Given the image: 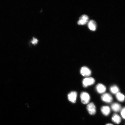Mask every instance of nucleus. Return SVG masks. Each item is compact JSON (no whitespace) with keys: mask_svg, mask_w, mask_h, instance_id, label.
<instances>
[{"mask_svg":"<svg viewBox=\"0 0 125 125\" xmlns=\"http://www.w3.org/2000/svg\"><path fill=\"white\" fill-rule=\"evenodd\" d=\"M111 108L114 111L118 112L121 110V106L118 103H114L111 105Z\"/></svg>","mask_w":125,"mask_h":125,"instance_id":"1a4fd4ad","label":"nucleus"},{"mask_svg":"<svg viewBox=\"0 0 125 125\" xmlns=\"http://www.w3.org/2000/svg\"><path fill=\"white\" fill-rule=\"evenodd\" d=\"M88 27L90 30L95 31L96 30V22L93 20H90L88 23Z\"/></svg>","mask_w":125,"mask_h":125,"instance_id":"f8f14e48","label":"nucleus"},{"mask_svg":"<svg viewBox=\"0 0 125 125\" xmlns=\"http://www.w3.org/2000/svg\"><path fill=\"white\" fill-rule=\"evenodd\" d=\"M77 93L76 92L73 91L71 92L68 95V98L70 101L72 103H76L77 98Z\"/></svg>","mask_w":125,"mask_h":125,"instance_id":"0eeeda50","label":"nucleus"},{"mask_svg":"<svg viewBox=\"0 0 125 125\" xmlns=\"http://www.w3.org/2000/svg\"><path fill=\"white\" fill-rule=\"evenodd\" d=\"M95 80L93 78L87 77L83 79L82 82L83 86L84 87H86L89 86L93 85L94 84Z\"/></svg>","mask_w":125,"mask_h":125,"instance_id":"f03ea898","label":"nucleus"},{"mask_svg":"<svg viewBox=\"0 0 125 125\" xmlns=\"http://www.w3.org/2000/svg\"><path fill=\"white\" fill-rule=\"evenodd\" d=\"M101 99L103 101L106 103H110L113 101V98L110 94L104 93L101 96Z\"/></svg>","mask_w":125,"mask_h":125,"instance_id":"39448f33","label":"nucleus"},{"mask_svg":"<svg viewBox=\"0 0 125 125\" xmlns=\"http://www.w3.org/2000/svg\"><path fill=\"white\" fill-rule=\"evenodd\" d=\"M89 18L87 15H83L79 18L78 21V24L79 25H85L88 22Z\"/></svg>","mask_w":125,"mask_h":125,"instance_id":"423d86ee","label":"nucleus"},{"mask_svg":"<svg viewBox=\"0 0 125 125\" xmlns=\"http://www.w3.org/2000/svg\"><path fill=\"white\" fill-rule=\"evenodd\" d=\"M38 42V40H37V39L33 37L32 41H31V43H32L33 44L35 45L37 44Z\"/></svg>","mask_w":125,"mask_h":125,"instance_id":"dca6fc26","label":"nucleus"},{"mask_svg":"<svg viewBox=\"0 0 125 125\" xmlns=\"http://www.w3.org/2000/svg\"><path fill=\"white\" fill-rule=\"evenodd\" d=\"M110 90L111 93L114 94H116L119 91V88L116 85H113L111 87Z\"/></svg>","mask_w":125,"mask_h":125,"instance_id":"4468645a","label":"nucleus"},{"mask_svg":"<svg viewBox=\"0 0 125 125\" xmlns=\"http://www.w3.org/2000/svg\"><path fill=\"white\" fill-rule=\"evenodd\" d=\"M87 109L90 115H94L96 113V107L93 103H91L87 104Z\"/></svg>","mask_w":125,"mask_h":125,"instance_id":"7ed1b4c3","label":"nucleus"},{"mask_svg":"<svg viewBox=\"0 0 125 125\" xmlns=\"http://www.w3.org/2000/svg\"><path fill=\"white\" fill-rule=\"evenodd\" d=\"M121 115L122 117L125 119V107L123 108L121 111Z\"/></svg>","mask_w":125,"mask_h":125,"instance_id":"2eb2a0df","label":"nucleus"},{"mask_svg":"<svg viewBox=\"0 0 125 125\" xmlns=\"http://www.w3.org/2000/svg\"><path fill=\"white\" fill-rule=\"evenodd\" d=\"M116 97L118 100L121 102L124 101L125 99V96L123 94L118 92L116 94Z\"/></svg>","mask_w":125,"mask_h":125,"instance_id":"ddd939ff","label":"nucleus"},{"mask_svg":"<svg viewBox=\"0 0 125 125\" xmlns=\"http://www.w3.org/2000/svg\"><path fill=\"white\" fill-rule=\"evenodd\" d=\"M101 112L105 116H107L110 112V108L108 106H103L101 109Z\"/></svg>","mask_w":125,"mask_h":125,"instance_id":"9d476101","label":"nucleus"},{"mask_svg":"<svg viewBox=\"0 0 125 125\" xmlns=\"http://www.w3.org/2000/svg\"><path fill=\"white\" fill-rule=\"evenodd\" d=\"M112 121L116 124H119L121 123V119L119 115L115 114H114L112 117Z\"/></svg>","mask_w":125,"mask_h":125,"instance_id":"9b49d317","label":"nucleus"},{"mask_svg":"<svg viewBox=\"0 0 125 125\" xmlns=\"http://www.w3.org/2000/svg\"><path fill=\"white\" fill-rule=\"evenodd\" d=\"M96 89L97 91L100 94L104 93L106 90V88L105 86L101 83L98 84L96 85Z\"/></svg>","mask_w":125,"mask_h":125,"instance_id":"6e6552de","label":"nucleus"},{"mask_svg":"<svg viewBox=\"0 0 125 125\" xmlns=\"http://www.w3.org/2000/svg\"><path fill=\"white\" fill-rule=\"evenodd\" d=\"M81 101L83 104H88L90 101V98L89 94L85 92H83L80 95Z\"/></svg>","mask_w":125,"mask_h":125,"instance_id":"f257e3e1","label":"nucleus"},{"mask_svg":"<svg viewBox=\"0 0 125 125\" xmlns=\"http://www.w3.org/2000/svg\"><path fill=\"white\" fill-rule=\"evenodd\" d=\"M80 73L83 76L85 77H88L91 75V71L87 67L83 66L81 69Z\"/></svg>","mask_w":125,"mask_h":125,"instance_id":"20e7f679","label":"nucleus"},{"mask_svg":"<svg viewBox=\"0 0 125 125\" xmlns=\"http://www.w3.org/2000/svg\"><path fill=\"white\" fill-rule=\"evenodd\" d=\"M105 125H114L113 124H110V123H108V124H106Z\"/></svg>","mask_w":125,"mask_h":125,"instance_id":"f3484780","label":"nucleus"}]
</instances>
